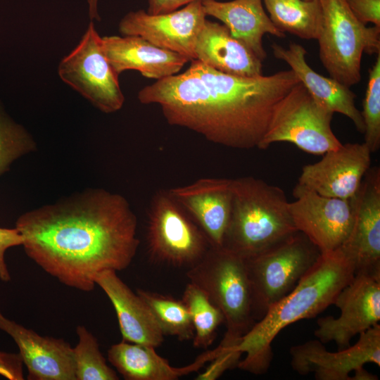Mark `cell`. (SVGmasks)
<instances>
[{"instance_id": "6da1fadb", "label": "cell", "mask_w": 380, "mask_h": 380, "mask_svg": "<svg viewBox=\"0 0 380 380\" xmlns=\"http://www.w3.org/2000/svg\"><path fill=\"white\" fill-rule=\"evenodd\" d=\"M15 228L26 255L64 285L88 292L99 272L126 269L139 245L127 199L89 189L22 214Z\"/></svg>"}, {"instance_id": "7a4b0ae2", "label": "cell", "mask_w": 380, "mask_h": 380, "mask_svg": "<svg viewBox=\"0 0 380 380\" xmlns=\"http://www.w3.org/2000/svg\"><path fill=\"white\" fill-rule=\"evenodd\" d=\"M300 82L290 69L241 77L198 60L181 74L143 87L138 99L157 104L168 124L186 128L223 146L258 148L278 102Z\"/></svg>"}, {"instance_id": "3957f363", "label": "cell", "mask_w": 380, "mask_h": 380, "mask_svg": "<svg viewBox=\"0 0 380 380\" xmlns=\"http://www.w3.org/2000/svg\"><path fill=\"white\" fill-rule=\"evenodd\" d=\"M355 277L352 263L339 248L322 253L294 289L271 305L242 338L237 349L246 356L237 366L248 372L265 373L273 357L272 343L289 324L317 316L334 304Z\"/></svg>"}, {"instance_id": "277c9868", "label": "cell", "mask_w": 380, "mask_h": 380, "mask_svg": "<svg viewBox=\"0 0 380 380\" xmlns=\"http://www.w3.org/2000/svg\"><path fill=\"white\" fill-rule=\"evenodd\" d=\"M232 203L222 247L244 259L297 232L279 186L253 177L232 179Z\"/></svg>"}, {"instance_id": "5b68a950", "label": "cell", "mask_w": 380, "mask_h": 380, "mask_svg": "<svg viewBox=\"0 0 380 380\" xmlns=\"http://www.w3.org/2000/svg\"><path fill=\"white\" fill-rule=\"evenodd\" d=\"M186 276L222 312L227 331L221 342L239 344L255 324L245 259L224 247L210 246Z\"/></svg>"}, {"instance_id": "8992f818", "label": "cell", "mask_w": 380, "mask_h": 380, "mask_svg": "<svg viewBox=\"0 0 380 380\" xmlns=\"http://www.w3.org/2000/svg\"><path fill=\"white\" fill-rule=\"evenodd\" d=\"M322 22L317 37L319 58L330 77L350 87L361 80L363 53H380V27H367L346 0H319Z\"/></svg>"}, {"instance_id": "52a82bcc", "label": "cell", "mask_w": 380, "mask_h": 380, "mask_svg": "<svg viewBox=\"0 0 380 380\" xmlns=\"http://www.w3.org/2000/svg\"><path fill=\"white\" fill-rule=\"evenodd\" d=\"M319 248L297 231L260 253L245 259L255 315L290 293L321 255Z\"/></svg>"}, {"instance_id": "ba28073f", "label": "cell", "mask_w": 380, "mask_h": 380, "mask_svg": "<svg viewBox=\"0 0 380 380\" xmlns=\"http://www.w3.org/2000/svg\"><path fill=\"white\" fill-rule=\"evenodd\" d=\"M333 115L298 82L274 107L258 148L289 142L306 153L324 155L342 144L331 129Z\"/></svg>"}, {"instance_id": "9c48e42d", "label": "cell", "mask_w": 380, "mask_h": 380, "mask_svg": "<svg viewBox=\"0 0 380 380\" xmlns=\"http://www.w3.org/2000/svg\"><path fill=\"white\" fill-rule=\"evenodd\" d=\"M147 245L155 260L191 267L205 254L210 243L167 190L153 196L148 212Z\"/></svg>"}, {"instance_id": "30bf717a", "label": "cell", "mask_w": 380, "mask_h": 380, "mask_svg": "<svg viewBox=\"0 0 380 380\" xmlns=\"http://www.w3.org/2000/svg\"><path fill=\"white\" fill-rule=\"evenodd\" d=\"M61 79L101 111L111 113L123 106L118 75L106 58L101 37L93 22L78 45L59 63Z\"/></svg>"}, {"instance_id": "8fae6325", "label": "cell", "mask_w": 380, "mask_h": 380, "mask_svg": "<svg viewBox=\"0 0 380 380\" xmlns=\"http://www.w3.org/2000/svg\"><path fill=\"white\" fill-rule=\"evenodd\" d=\"M353 346L328 351L318 339L293 346L290 349L291 366L300 375L312 373L318 380H374L376 376L367 372L364 365L374 363L380 366V324L360 334Z\"/></svg>"}, {"instance_id": "7c38bea8", "label": "cell", "mask_w": 380, "mask_h": 380, "mask_svg": "<svg viewBox=\"0 0 380 380\" xmlns=\"http://www.w3.org/2000/svg\"><path fill=\"white\" fill-rule=\"evenodd\" d=\"M352 223L338 248L355 274L380 277V169L369 167L357 192L349 199Z\"/></svg>"}, {"instance_id": "4fadbf2b", "label": "cell", "mask_w": 380, "mask_h": 380, "mask_svg": "<svg viewBox=\"0 0 380 380\" xmlns=\"http://www.w3.org/2000/svg\"><path fill=\"white\" fill-rule=\"evenodd\" d=\"M340 316L320 317L315 336L323 343L334 341L338 350L350 346L352 338L379 324L380 277L355 274L334 303Z\"/></svg>"}, {"instance_id": "5bb4252c", "label": "cell", "mask_w": 380, "mask_h": 380, "mask_svg": "<svg viewBox=\"0 0 380 380\" xmlns=\"http://www.w3.org/2000/svg\"><path fill=\"white\" fill-rule=\"evenodd\" d=\"M201 1L164 14H150L143 10L127 13L119 23L123 35L139 36L165 49L196 60L197 37L206 20Z\"/></svg>"}, {"instance_id": "9a60e30c", "label": "cell", "mask_w": 380, "mask_h": 380, "mask_svg": "<svg viewBox=\"0 0 380 380\" xmlns=\"http://www.w3.org/2000/svg\"><path fill=\"white\" fill-rule=\"evenodd\" d=\"M293 194L296 200L289 202V211L296 229L304 234L321 253L338 248L351 227L349 199L322 196L298 184Z\"/></svg>"}, {"instance_id": "2e32d148", "label": "cell", "mask_w": 380, "mask_h": 380, "mask_svg": "<svg viewBox=\"0 0 380 380\" xmlns=\"http://www.w3.org/2000/svg\"><path fill=\"white\" fill-rule=\"evenodd\" d=\"M365 143H347L303 167L298 184L319 195L348 200L357 192L371 165Z\"/></svg>"}, {"instance_id": "e0dca14e", "label": "cell", "mask_w": 380, "mask_h": 380, "mask_svg": "<svg viewBox=\"0 0 380 380\" xmlns=\"http://www.w3.org/2000/svg\"><path fill=\"white\" fill-rule=\"evenodd\" d=\"M167 191L193 217L210 245L222 246L232 210V179L201 178Z\"/></svg>"}, {"instance_id": "ac0fdd59", "label": "cell", "mask_w": 380, "mask_h": 380, "mask_svg": "<svg viewBox=\"0 0 380 380\" xmlns=\"http://www.w3.org/2000/svg\"><path fill=\"white\" fill-rule=\"evenodd\" d=\"M0 329L19 348L30 380H76L73 348L63 338L42 336L6 317L0 311Z\"/></svg>"}, {"instance_id": "d6986e66", "label": "cell", "mask_w": 380, "mask_h": 380, "mask_svg": "<svg viewBox=\"0 0 380 380\" xmlns=\"http://www.w3.org/2000/svg\"><path fill=\"white\" fill-rule=\"evenodd\" d=\"M103 53L114 71L134 70L144 77L159 80L179 72L191 61L180 53L160 48L139 36L101 37Z\"/></svg>"}, {"instance_id": "ffe728a7", "label": "cell", "mask_w": 380, "mask_h": 380, "mask_svg": "<svg viewBox=\"0 0 380 380\" xmlns=\"http://www.w3.org/2000/svg\"><path fill=\"white\" fill-rule=\"evenodd\" d=\"M272 49L275 58L289 65L300 82L319 105L334 113L346 116L360 133H364L361 112L355 105L356 95L350 87L315 72L306 61L305 49L299 44L291 42L288 48H285L274 43Z\"/></svg>"}, {"instance_id": "44dd1931", "label": "cell", "mask_w": 380, "mask_h": 380, "mask_svg": "<svg viewBox=\"0 0 380 380\" xmlns=\"http://www.w3.org/2000/svg\"><path fill=\"white\" fill-rule=\"evenodd\" d=\"M99 286L112 303L123 341L157 348L164 334L144 300L134 293L117 275L107 270L96 274Z\"/></svg>"}, {"instance_id": "7402d4cb", "label": "cell", "mask_w": 380, "mask_h": 380, "mask_svg": "<svg viewBox=\"0 0 380 380\" xmlns=\"http://www.w3.org/2000/svg\"><path fill=\"white\" fill-rule=\"evenodd\" d=\"M196 60L223 73L262 75V61L224 25L205 20L196 42Z\"/></svg>"}, {"instance_id": "603a6c76", "label": "cell", "mask_w": 380, "mask_h": 380, "mask_svg": "<svg viewBox=\"0 0 380 380\" xmlns=\"http://www.w3.org/2000/svg\"><path fill=\"white\" fill-rule=\"evenodd\" d=\"M206 15L223 23L231 34L243 43L263 61L267 53L262 45V37L270 34L279 38L285 37L272 22L265 11L262 0H232L201 1Z\"/></svg>"}, {"instance_id": "cb8c5ba5", "label": "cell", "mask_w": 380, "mask_h": 380, "mask_svg": "<svg viewBox=\"0 0 380 380\" xmlns=\"http://www.w3.org/2000/svg\"><path fill=\"white\" fill-rule=\"evenodd\" d=\"M154 347L122 341L108 350V360L127 380H175L198 370L219 353V346L201 355L195 362L183 367H175L158 355Z\"/></svg>"}, {"instance_id": "d4e9b609", "label": "cell", "mask_w": 380, "mask_h": 380, "mask_svg": "<svg viewBox=\"0 0 380 380\" xmlns=\"http://www.w3.org/2000/svg\"><path fill=\"white\" fill-rule=\"evenodd\" d=\"M268 15L281 32L317 39L322 22L319 0H262Z\"/></svg>"}, {"instance_id": "484cf974", "label": "cell", "mask_w": 380, "mask_h": 380, "mask_svg": "<svg viewBox=\"0 0 380 380\" xmlns=\"http://www.w3.org/2000/svg\"><path fill=\"white\" fill-rule=\"evenodd\" d=\"M164 335L180 341L193 339L194 329L189 312L182 301L157 293L137 289Z\"/></svg>"}, {"instance_id": "4316f807", "label": "cell", "mask_w": 380, "mask_h": 380, "mask_svg": "<svg viewBox=\"0 0 380 380\" xmlns=\"http://www.w3.org/2000/svg\"><path fill=\"white\" fill-rule=\"evenodd\" d=\"M182 300L193 324L194 346L206 348L213 343L217 327L224 322L222 312L201 288L190 281L185 287Z\"/></svg>"}, {"instance_id": "83f0119b", "label": "cell", "mask_w": 380, "mask_h": 380, "mask_svg": "<svg viewBox=\"0 0 380 380\" xmlns=\"http://www.w3.org/2000/svg\"><path fill=\"white\" fill-rule=\"evenodd\" d=\"M78 343L73 348L76 380H117L99 349L96 338L83 325L76 328Z\"/></svg>"}, {"instance_id": "f1b7e54d", "label": "cell", "mask_w": 380, "mask_h": 380, "mask_svg": "<svg viewBox=\"0 0 380 380\" xmlns=\"http://www.w3.org/2000/svg\"><path fill=\"white\" fill-rule=\"evenodd\" d=\"M361 112L365 142L372 153L380 147V53L369 71V80Z\"/></svg>"}, {"instance_id": "f546056e", "label": "cell", "mask_w": 380, "mask_h": 380, "mask_svg": "<svg viewBox=\"0 0 380 380\" xmlns=\"http://www.w3.org/2000/svg\"><path fill=\"white\" fill-rule=\"evenodd\" d=\"M36 148L31 134L0 110V176L15 160Z\"/></svg>"}, {"instance_id": "4dcf8cb0", "label": "cell", "mask_w": 380, "mask_h": 380, "mask_svg": "<svg viewBox=\"0 0 380 380\" xmlns=\"http://www.w3.org/2000/svg\"><path fill=\"white\" fill-rule=\"evenodd\" d=\"M220 351L212 360L208 369L198 376V379H215L224 371L238 365L241 353L237 349L238 345L227 346L220 343Z\"/></svg>"}, {"instance_id": "1f68e13d", "label": "cell", "mask_w": 380, "mask_h": 380, "mask_svg": "<svg viewBox=\"0 0 380 380\" xmlns=\"http://www.w3.org/2000/svg\"><path fill=\"white\" fill-rule=\"evenodd\" d=\"M355 18L362 24L380 27V0H346Z\"/></svg>"}, {"instance_id": "d6a6232c", "label": "cell", "mask_w": 380, "mask_h": 380, "mask_svg": "<svg viewBox=\"0 0 380 380\" xmlns=\"http://www.w3.org/2000/svg\"><path fill=\"white\" fill-rule=\"evenodd\" d=\"M23 237L16 228L0 227V279L2 281H11V274L5 261V253L13 246L23 244Z\"/></svg>"}, {"instance_id": "836d02e7", "label": "cell", "mask_w": 380, "mask_h": 380, "mask_svg": "<svg viewBox=\"0 0 380 380\" xmlns=\"http://www.w3.org/2000/svg\"><path fill=\"white\" fill-rule=\"evenodd\" d=\"M23 362L20 354L0 351V375L9 380H23Z\"/></svg>"}, {"instance_id": "e575fe53", "label": "cell", "mask_w": 380, "mask_h": 380, "mask_svg": "<svg viewBox=\"0 0 380 380\" xmlns=\"http://www.w3.org/2000/svg\"><path fill=\"white\" fill-rule=\"evenodd\" d=\"M202 1L203 0H148L147 13L153 15L167 13L190 3Z\"/></svg>"}, {"instance_id": "d590c367", "label": "cell", "mask_w": 380, "mask_h": 380, "mask_svg": "<svg viewBox=\"0 0 380 380\" xmlns=\"http://www.w3.org/2000/svg\"><path fill=\"white\" fill-rule=\"evenodd\" d=\"M89 7L91 8H95L97 7L98 0H88Z\"/></svg>"}]
</instances>
